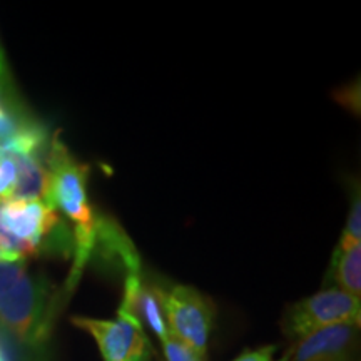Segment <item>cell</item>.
Here are the masks:
<instances>
[{
    "mask_svg": "<svg viewBox=\"0 0 361 361\" xmlns=\"http://www.w3.org/2000/svg\"><path fill=\"white\" fill-rule=\"evenodd\" d=\"M0 246L27 259L49 247L72 250L74 239L51 202L6 200L0 201Z\"/></svg>",
    "mask_w": 361,
    "mask_h": 361,
    "instance_id": "obj_3",
    "label": "cell"
},
{
    "mask_svg": "<svg viewBox=\"0 0 361 361\" xmlns=\"http://www.w3.org/2000/svg\"><path fill=\"white\" fill-rule=\"evenodd\" d=\"M360 326L335 324L298 340L293 361H336L353 356Z\"/></svg>",
    "mask_w": 361,
    "mask_h": 361,
    "instance_id": "obj_7",
    "label": "cell"
},
{
    "mask_svg": "<svg viewBox=\"0 0 361 361\" xmlns=\"http://www.w3.org/2000/svg\"><path fill=\"white\" fill-rule=\"evenodd\" d=\"M274 351H276V346H273V345L261 346V348L245 351V353L239 355L238 358L233 361H271L273 360Z\"/></svg>",
    "mask_w": 361,
    "mask_h": 361,
    "instance_id": "obj_14",
    "label": "cell"
},
{
    "mask_svg": "<svg viewBox=\"0 0 361 361\" xmlns=\"http://www.w3.org/2000/svg\"><path fill=\"white\" fill-rule=\"evenodd\" d=\"M45 166L49 171L47 201L72 223L74 238V266H72L67 290H72L82 273L84 266L96 250L101 224L89 200V168L72 156V152L56 135L49 144Z\"/></svg>",
    "mask_w": 361,
    "mask_h": 361,
    "instance_id": "obj_1",
    "label": "cell"
},
{
    "mask_svg": "<svg viewBox=\"0 0 361 361\" xmlns=\"http://www.w3.org/2000/svg\"><path fill=\"white\" fill-rule=\"evenodd\" d=\"M162 350H164L166 361H204V356L192 350L178 336L169 331V335L161 341Z\"/></svg>",
    "mask_w": 361,
    "mask_h": 361,
    "instance_id": "obj_12",
    "label": "cell"
},
{
    "mask_svg": "<svg viewBox=\"0 0 361 361\" xmlns=\"http://www.w3.org/2000/svg\"><path fill=\"white\" fill-rule=\"evenodd\" d=\"M162 311L169 331L206 358L207 341L214 323V306L196 288L173 286L171 290H159Z\"/></svg>",
    "mask_w": 361,
    "mask_h": 361,
    "instance_id": "obj_5",
    "label": "cell"
},
{
    "mask_svg": "<svg viewBox=\"0 0 361 361\" xmlns=\"http://www.w3.org/2000/svg\"><path fill=\"white\" fill-rule=\"evenodd\" d=\"M331 278L338 284V290L360 298L361 295V245L346 250H338L333 255Z\"/></svg>",
    "mask_w": 361,
    "mask_h": 361,
    "instance_id": "obj_8",
    "label": "cell"
},
{
    "mask_svg": "<svg viewBox=\"0 0 361 361\" xmlns=\"http://www.w3.org/2000/svg\"><path fill=\"white\" fill-rule=\"evenodd\" d=\"M19 179V166L16 154L0 147V201L12 200Z\"/></svg>",
    "mask_w": 361,
    "mask_h": 361,
    "instance_id": "obj_9",
    "label": "cell"
},
{
    "mask_svg": "<svg viewBox=\"0 0 361 361\" xmlns=\"http://www.w3.org/2000/svg\"><path fill=\"white\" fill-rule=\"evenodd\" d=\"M20 348L19 343L13 340L6 329L0 328V361H24Z\"/></svg>",
    "mask_w": 361,
    "mask_h": 361,
    "instance_id": "obj_13",
    "label": "cell"
},
{
    "mask_svg": "<svg viewBox=\"0 0 361 361\" xmlns=\"http://www.w3.org/2000/svg\"><path fill=\"white\" fill-rule=\"evenodd\" d=\"M361 323L360 298L338 290H323L290 306L284 314L283 329L290 338H301L318 331V329L335 326V324Z\"/></svg>",
    "mask_w": 361,
    "mask_h": 361,
    "instance_id": "obj_4",
    "label": "cell"
},
{
    "mask_svg": "<svg viewBox=\"0 0 361 361\" xmlns=\"http://www.w3.org/2000/svg\"><path fill=\"white\" fill-rule=\"evenodd\" d=\"M355 245H361V200L360 189H356L351 196V206L348 218H346L345 229H343L338 250H346Z\"/></svg>",
    "mask_w": 361,
    "mask_h": 361,
    "instance_id": "obj_10",
    "label": "cell"
},
{
    "mask_svg": "<svg viewBox=\"0 0 361 361\" xmlns=\"http://www.w3.org/2000/svg\"><path fill=\"white\" fill-rule=\"evenodd\" d=\"M336 361H355L353 356H350V358H343V360H336Z\"/></svg>",
    "mask_w": 361,
    "mask_h": 361,
    "instance_id": "obj_16",
    "label": "cell"
},
{
    "mask_svg": "<svg viewBox=\"0 0 361 361\" xmlns=\"http://www.w3.org/2000/svg\"><path fill=\"white\" fill-rule=\"evenodd\" d=\"M0 97L7 104L11 111L22 112V106L19 97H17V89L13 84L11 69H8L6 52H4L2 45H0Z\"/></svg>",
    "mask_w": 361,
    "mask_h": 361,
    "instance_id": "obj_11",
    "label": "cell"
},
{
    "mask_svg": "<svg viewBox=\"0 0 361 361\" xmlns=\"http://www.w3.org/2000/svg\"><path fill=\"white\" fill-rule=\"evenodd\" d=\"M56 300L44 278L25 261L0 263V328L24 350L40 351L52 331Z\"/></svg>",
    "mask_w": 361,
    "mask_h": 361,
    "instance_id": "obj_2",
    "label": "cell"
},
{
    "mask_svg": "<svg viewBox=\"0 0 361 361\" xmlns=\"http://www.w3.org/2000/svg\"><path fill=\"white\" fill-rule=\"evenodd\" d=\"M72 323L96 340L104 361H149L151 358V343L142 323L128 310H117L116 319L75 316Z\"/></svg>",
    "mask_w": 361,
    "mask_h": 361,
    "instance_id": "obj_6",
    "label": "cell"
},
{
    "mask_svg": "<svg viewBox=\"0 0 361 361\" xmlns=\"http://www.w3.org/2000/svg\"><path fill=\"white\" fill-rule=\"evenodd\" d=\"M13 261H25V259H20L19 256L12 255V252L6 251L2 246H0V263H13Z\"/></svg>",
    "mask_w": 361,
    "mask_h": 361,
    "instance_id": "obj_15",
    "label": "cell"
}]
</instances>
